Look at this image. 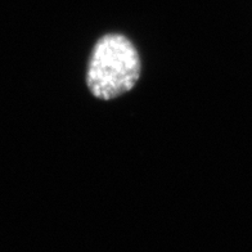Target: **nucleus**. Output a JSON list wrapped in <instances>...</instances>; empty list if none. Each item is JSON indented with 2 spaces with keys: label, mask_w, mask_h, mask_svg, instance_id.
Masks as SVG:
<instances>
[{
  "label": "nucleus",
  "mask_w": 252,
  "mask_h": 252,
  "mask_svg": "<svg viewBox=\"0 0 252 252\" xmlns=\"http://www.w3.org/2000/svg\"><path fill=\"white\" fill-rule=\"evenodd\" d=\"M140 70V58L134 44L124 35L108 33L98 40L92 52L88 87L96 98L113 99L133 89Z\"/></svg>",
  "instance_id": "nucleus-1"
}]
</instances>
